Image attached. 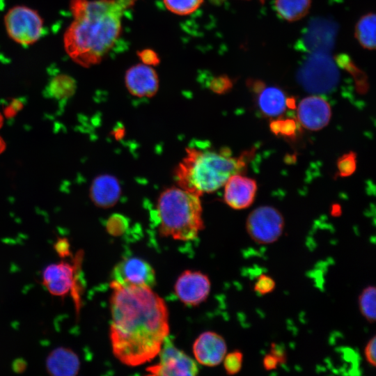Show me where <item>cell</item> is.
Segmentation results:
<instances>
[{
  "label": "cell",
  "instance_id": "25",
  "mask_svg": "<svg viewBox=\"0 0 376 376\" xmlns=\"http://www.w3.org/2000/svg\"><path fill=\"white\" fill-rule=\"evenodd\" d=\"M298 124L297 121L292 118L276 119L270 123L269 127L275 135L291 138L295 136Z\"/></svg>",
  "mask_w": 376,
  "mask_h": 376
},
{
  "label": "cell",
  "instance_id": "29",
  "mask_svg": "<svg viewBox=\"0 0 376 376\" xmlns=\"http://www.w3.org/2000/svg\"><path fill=\"white\" fill-rule=\"evenodd\" d=\"M233 81L226 75H220L211 79L210 89L217 94H224L231 90Z\"/></svg>",
  "mask_w": 376,
  "mask_h": 376
},
{
  "label": "cell",
  "instance_id": "19",
  "mask_svg": "<svg viewBox=\"0 0 376 376\" xmlns=\"http://www.w3.org/2000/svg\"><path fill=\"white\" fill-rule=\"evenodd\" d=\"M311 6V0H275L277 15L283 19L293 22L305 17Z\"/></svg>",
  "mask_w": 376,
  "mask_h": 376
},
{
  "label": "cell",
  "instance_id": "11",
  "mask_svg": "<svg viewBox=\"0 0 376 376\" xmlns=\"http://www.w3.org/2000/svg\"><path fill=\"white\" fill-rule=\"evenodd\" d=\"M297 122L305 129L318 131L325 127L331 117L329 102L318 95L302 99L297 109Z\"/></svg>",
  "mask_w": 376,
  "mask_h": 376
},
{
  "label": "cell",
  "instance_id": "22",
  "mask_svg": "<svg viewBox=\"0 0 376 376\" xmlns=\"http://www.w3.org/2000/svg\"><path fill=\"white\" fill-rule=\"evenodd\" d=\"M335 60L340 67L352 75L357 92L365 94L368 90V82L365 73L359 70L346 54H339L336 56Z\"/></svg>",
  "mask_w": 376,
  "mask_h": 376
},
{
  "label": "cell",
  "instance_id": "13",
  "mask_svg": "<svg viewBox=\"0 0 376 376\" xmlns=\"http://www.w3.org/2000/svg\"><path fill=\"white\" fill-rule=\"evenodd\" d=\"M224 186V202L235 210L250 207L254 201L258 189L256 181L242 173L231 175Z\"/></svg>",
  "mask_w": 376,
  "mask_h": 376
},
{
  "label": "cell",
  "instance_id": "10",
  "mask_svg": "<svg viewBox=\"0 0 376 376\" xmlns=\"http://www.w3.org/2000/svg\"><path fill=\"white\" fill-rule=\"evenodd\" d=\"M211 288L207 275L199 271L185 270L178 278L174 289L177 297L187 306H194L207 298Z\"/></svg>",
  "mask_w": 376,
  "mask_h": 376
},
{
  "label": "cell",
  "instance_id": "35",
  "mask_svg": "<svg viewBox=\"0 0 376 376\" xmlns=\"http://www.w3.org/2000/svg\"><path fill=\"white\" fill-rule=\"evenodd\" d=\"M279 363L277 359L272 354L265 355L263 360V365L266 370L276 369Z\"/></svg>",
  "mask_w": 376,
  "mask_h": 376
},
{
  "label": "cell",
  "instance_id": "17",
  "mask_svg": "<svg viewBox=\"0 0 376 376\" xmlns=\"http://www.w3.org/2000/svg\"><path fill=\"white\" fill-rule=\"evenodd\" d=\"M120 194L121 187L118 180L109 174L95 177L89 190L92 202L98 207L104 209L115 205Z\"/></svg>",
  "mask_w": 376,
  "mask_h": 376
},
{
  "label": "cell",
  "instance_id": "27",
  "mask_svg": "<svg viewBox=\"0 0 376 376\" xmlns=\"http://www.w3.org/2000/svg\"><path fill=\"white\" fill-rule=\"evenodd\" d=\"M357 168V155L349 152L341 155L337 160L338 177H347L354 173Z\"/></svg>",
  "mask_w": 376,
  "mask_h": 376
},
{
  "label": "cell",
  "instance_id": "31",
  "mask_svg": "<svg viewBox=\"0 0 376 376\" xmlns=\"http://www.w3.org/2000/svg\"><path fill=\"white\" fill-rule=\"evenodd\" d=\"M54 249L61 258L71 256L70 244L65 237H58L54 244Z\"/></svg>",
  "mask_w": 376,
  "mask_h": 376
},
{
  "label": "cell",
  "instance_id": "36",
  "mask_svg": "<svg viewBox=\"0 0 376 376\" xmlns=\"http://www.w3.org/2000/svg\"><path fill=\"white\" fill-rule=\"evenodd\" d=\"M27 367L26 361L23 359H16L12 363V369L16 373H24Z\"/></svg>",
  "mask_w": 376,
  "mask_h": 376
},
{
  "label": "cell",
  "instance_id": "28",
  "mask_svg": "<svg viewBox=\"0 0 376 376\" xmlns=\"http://www.w3.org/2000/svg\"><path fill=\"white\" fill-rule=\"evenodd\" d=\"M224 367L228 375L238 373L242 366L243 354L239 350H235L224 357Z\"/></svg>",
  "mask_w": 376,
  "mask_h": 376
},
{
  "label": "cell",
  "instance_id": "32",
  "mask_svg": "<svg viewBox=\"0 0 376 376\" xmlns=\"http://www.w3.org/2000/svg\"><path fill=\"white\" fill-rule=\"evenodd\" d=\"M365 357L369 364L373 366L376 365V337L373 336L365 347Z\"/></svg>",
  "mask_w": 376,
  "mask_h": 376
},
{
  "label": "cell",
  "instance_id": "18",
  "mask_svg": "<svg viewBox=\"0 0 376 376\" xmlns=\"http://www.w3.org/2000/svg\"><path fill=\"white\" fill-rule=\"evenodd\" d=\"M47 373L53 376H74L80 368L77 354L71 349L59 347L53 350L46 359Z\"/></svg>",
  "mask_w": 376,
  "mask_h": 376
},
{
  "label": "cell",
  "instance_id": "1",
  "mask_svg": "<svg viewBox=\"0 0 376 376\" xmlns=\"http://www.w3.org/2000/svg\"><path fill=\"white\" fill-rule=\"evenodd\" d=\"M110 340L114 356L136 366L159 352L169 334V312L152 288L122 285L111 281Z\"/></svg>",
  "mask_w": 376,
  "mask_h": 376
},
{
  "label": "cell",
  "instance_id": "23",
  "mask_svg": "<svg viewBox=\"0 0 376 376\" xmlns=\"http://www.w3.org/2000/svg\"><path fill=\"white\" fill-rule=\"evenodd\" d=\"M376 289L373 285L364 288L359 297V306L361 315L370 323L376 320Z\"/></svg>",
  "mask_w": 376,
  "mask_h": 376
},
{
  "label": "cell",
  "instance_id": "37",
  "mask_svg": "<svg viewBox=\"0 0 376 376\" xmlns=\"http://www.w3.org/2000/svg\"><path fill=\"white\" fill-rule=\"evenodd\" d=\"M4 148H5V143L2 138L0 136V153L3 150Z\"/></svg>",
  "mask_w": 376,
  "mask_h": 376
},
{
  "label": "cell",
  "instance_id": "7",
  "mask_svg": "<svg viewBox=\"0 0 376 376\" xmlns=\"http://www.w3.org/2000/svg\"><path fill=\"white\" fill-rule=\"evenodd\" d=\"M159 354V363L146 368L149 375L194 376L198 373L196 361L177 348L169 336L165 338Z\"/></svg>",
  "mask_w": 376,
  "mask_h": 376
},
{
  "label": "cell",
  "instance_id": "16",
  "mask_svg": "<svg viewBox=\"0 0 376 376\" xmlns=\"http://www.w3.org/2000/svg\"><path fill=\"white\" fill-rule=\"evenodd\" d=\"M76 270L66 262L47 266L42 272V284L54 296L63 297L75 288Z\"/></svg>",
  "mask_w": 376,
  "mask_h": 376
},
{
  "label": "cell",
  "instance_id": "26",
  "mask_svg": "<svg viewBox=\"0 0 376 376\" xmlns=\"http://www.w3.org/2000/svg\"><path fill=\"white\" fill-rule=\"evenodd\" d=\"M106 230L109 234L114 237L123 235L129 227V220L120 214H113L106 222Z\"/></svg>",
  "mask_w": 376,
  "mask_h": 376
},
{
  "label": "cell",
  "instance_id": "9",
  "mask_svg": "<svg viewBox=\"0 0 376 376\" xmlns=\"http://www.w3.org/2000/svg\"><path fill=\"white\" fill-rule=\"evenodd\" d=\"M113 281L122 285L142 286L152 288L156 283L153 267L138 257L122 259L113 268Z\"/></svg>",
  "mask_w": 376,
  "mask_h": 376
},
{
  "label": "cell",
  "instance_id": "15",
  "mask_svg": "<svg viewBox=\"0 0 376 376\" xmlns=\"http://www.w3.org/2000/svg\"><path fill=\"white\" fill-rule=\"evenodd\" d=\"M226 351L227 346L224 338L213 331L202 333L193 345V352L196 361L210 367L221 363Z\"/></svg>",
  "mask_w": 376,
  "mask_h": 376
},
{
  "label": "cell",
  "instance_id": "30",
  "mask_svg": "<svg viewBox=\"0 0 376 376\" xmlns=\"http://www.w3.org/2000/svg\"><path fill=\"white\" fill-rule=\"evenodd\" d=\"M276 287L274 280L267 274L260 275L253 285V290L260 295L272 292Z\"/></svg>",
  "mask_w": 376,
  "mask_h": 376
},
{
  "label": "cell",
  "instance_id": "33",
  "mask_svg": "<svg viewBox=\"0 0 376 376\" xmlns=\"http://www.w3.org/2000/svg\"><path fill=\"white\" fill-rule=\"evenodd\" d=\"M138 55L141 59L142 63L146 65H156L159 62L158 55L151 49H144L139 52Z\"/></svg>",
  "mask_w": 376,
  "mask_h": 376
},
{
  "label": "cell",
  "instance_id": "5",
  "mask_svg": "<svg viewBox=\"0 0 376 376\" xmlns=\"http://www.w3.org/2000/svg\"><path fill=\"white\" fill-rule=\"evenodd\" d=\"M3 23L9 38L23 46L36 43L44 31V20L40 13L24 5H17L8 9Z\"/></svg>",
  "mask_w": 376,
  "mask_h": 376
},
{
  "label": "cell",
  "instance_id": "20",
  "mask_svg": "<svg viewBox=\"0 0 376 376\" xmlns=\"http://www.w3.org/2000/svg\"><path fill=\"white\" fill-rule=\"evenodd\" d=\"M375 15L368 13L357 22L354 36L362 47L368 50L375 49Z\"/></svg>",
  "mask_w": 376,
  "mask_h": 376
},
{
  "label": "cell",
  "instance_id": "14",
  "mask_svg": "<svg viewBox=\"0 0 376 376\" xmlns=\"http://www.w3.org/2000/svg\"><path fill=\"white\" fill-rule=\"evenodd\" d=\"M125 82L129 93L138 97H152L159 89L157 73L143 63L130 68L125 72Z\"/></svg>",
  "mask_w": 376,
  "mask_h": 376
},
{
  "label": "cell",
  "instance_id": "3",
  "mask_svg": "<svg viewBox=\"0 0 376 376\" xmlns=\"http://www.w3.org/2000/svg\"><path fill=\"white\" fill-rule=\"evenodd\" d=\"M185 151L175 170V181L178 187L200 197L223 187L231 175L243 173L254 153L251 150L236 157L227 149L187 148Z\"/></svg>",
  "mask_w": 376,
  "mask_h": 376
},
{
  "label": "cell",
  "instance_id": "34",
  "mask_svg": "<svg viewBox=\"0 0 376 376\" xmlns=\"http://www.w3.org/2000/svg\"><path fill=\"white\" fill-rule=\"evenodd\" d=\"M271 354L277 359L279 363H284L286 361L287 356L285 350L281 345L275 343H272Z\"/></svg>",
  "mask_w": 376,
  "mask_h": 376
},
{
  "label": "cell",
  "instance_id": "4",
  "mask_svg": "<svg viewBox=\"0 0 376 376\" xmlns=\"http://www.w3.org/2000/svg\"><path fill=\"white\" fill-rule=\"evenodd\" d=\"M157 211L162 236L189 241L196 239L204 228L200 196L178 186L160 194Z\"/></svg>",
  "mask_w": 376,
  "mask_h": 376
},
{
  "label": "cell",
  "instance_id": "21",
  "mask_svg": "<svg viewBox=\"0 0 376 376\" xmlns=\"http://www.w3.org/2000/svg\"><path fill=\"white\" fill-rule=\"evenodd\" d=\"M76 88V81L73 77L68 75L59 74L49 81L47 91L49 97L57 100H65L75 94Z\"/></svg>",
  "mask_w": 376,
  "mask_h": 376
},
{
  "label": "cell",
  "instance_id": "6",
  "mask_svg": "<svg viewBox=\"0 0 376 376\" xmlns=\"http://www.w3.org/2000/svg\"><path fill=\"white\" fill-rule=\"evenodd\" d=\"M249 237L260 244H269L281 236L285 219L281 212L270 205H262L252 210L246 221Z\"/></svg>",
  "mask_w": 376,
  "mask_h": 376
},
{
  "label": "cell",
  "instance_id": "38",
  "mask_svg": "<svg viewBox=\"0 0 376 376\" xmlns=\"http://www.w3.org/2000/svg\"><path fill=\"white\" fill-rule=\"evenodd\" d=\"M213 1H214V2H220L221 0H213ZM261 1H263V0H261Z\"/></svg>",
  "mask_w": 376,
  "mask_h": 376
},
{
  "label": "cell",
  "instance_id": "2",
  "mask_svg": "<svg viewBox=\"0 0 376 376\" xmlns=\"http://www.w3.org/2000/svg\"><path fill=\"white\" fill-rule=\"evenodd\" d=\"M137 0H70L72 19L66 28L64 49L76 64L101 62L118 39L126 10Z\"/></svg>",
  "mask_w": 376,
  "mask_h": 376
},
{
  "label": "cell",
  "instance_id": "12",
  "mask_svg": "<svg viewBox=\"0 0 376 376\" xmlns=\"http://www.w3.org/2000/svg\"><path fill=\"white\" fill-rule=\"evenodd\" d=\"M248 86L256 95L258 107L265 116L279 117L288 107L289 97L279 87L267 86L260 80H249Z\"/></svg>",
  "mask_w": 376,
  "mask_h": 376
},
{
  "label": "cell",
  "instance_id": "8",
  "mask_svg": "<svg viewBox=\"0 0 376 376\" xmlns=\"http://www.w3.org/2000/svg\"><path fill=\"white\" fill-rule=\"evenodd\" d=\"M299 81L311 93H324L337 84L338 72L332 62L322 54L311 58L301 71Z\"/></svg>",
  "mask_w": 376,
  "mask_h": 376
},
{
  "label": "cell",
  "instance_id": "24",
  "mask_svg": "<svg viewBox=\"0 0 376 376\" xmlns=\"http://www.w3.org/2000/svg\"><path fill=\"white\" fill-rule=\"evenodd\" d=\"M165 7L171 13L187 15L195 12L203 0H163Z\"/></svg>",
  "mask_w": 376,
  "mask_h": 376
}]
</instances>
